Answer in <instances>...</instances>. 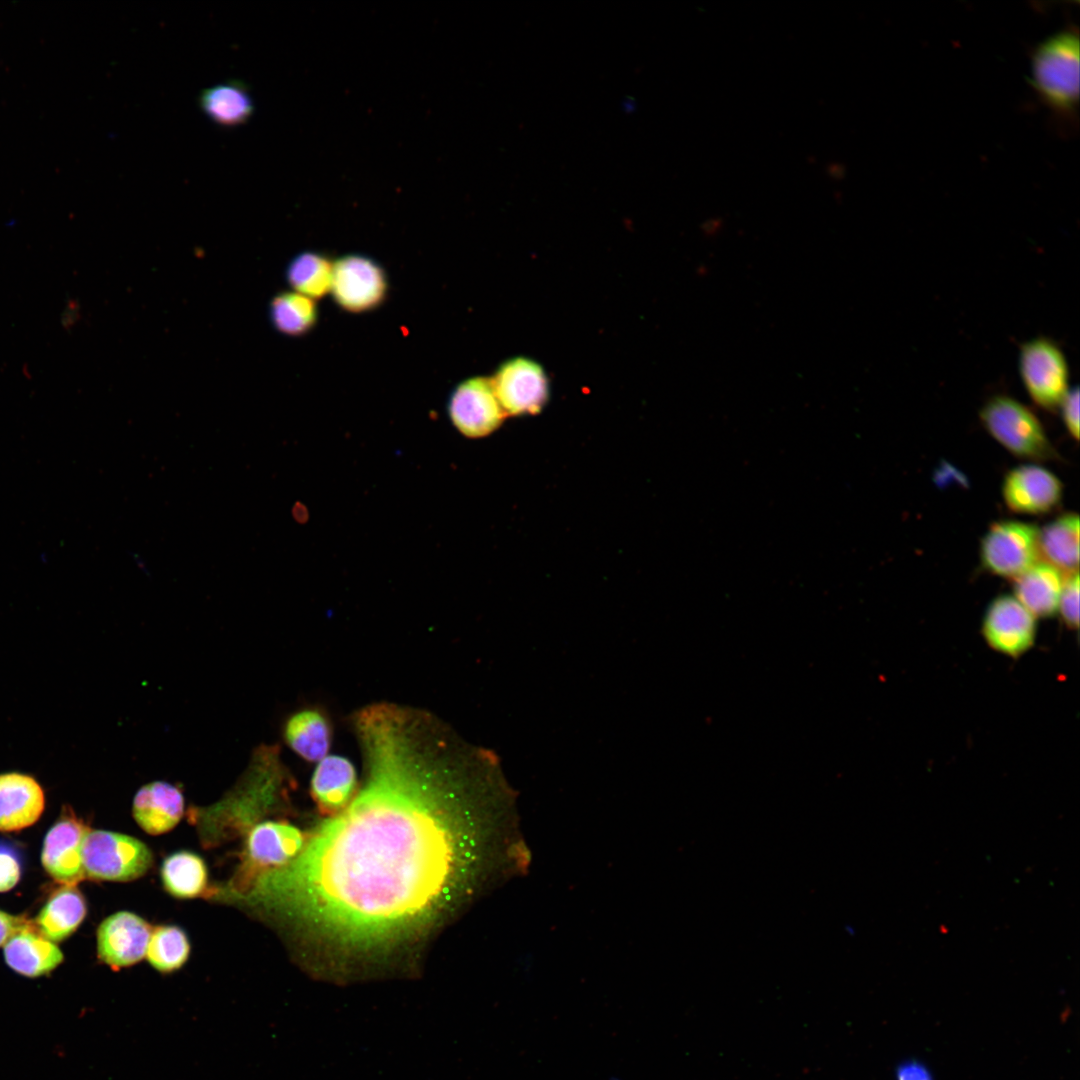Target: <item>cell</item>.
<instances>
[{
	"mask_svg": "<svg viewBox=\"0 0 1080 1080\" xmlns=\"http://www.w3.org/2000/svg\"><path fill=\"white\" fill-rule=\"evenodd\" d=\"M363 767L350 803L245 896L313 943L377 955L421 936L473 892L500 848L474 753L434 713L389 701L349 719Z\"/></svg>",
	"mask_w": 1080,
	"mask_h": 1080,
	"instance_id": "1",
	"label": "cell"
},
{
	"mask_svg": "<svg viewBox=\"0 0 1080 1080\" xmlns=\"http://www.w3.org/2000/svg\"><path fill=\"white\" fill-rule=\"evenodd\" d=\"M979 418L986 431L1017 457L1036 461L1058 457L1036 415L1012 397L993 396L984 403Z\"/></svg>",
	"mask_w": 1080,
	"mask_h": 1080,
	"instance_id": "2",
	"label": "cell"
},
{
	"mask_svg": "<svg viewBox=\"0 0 1080 1080\" xmlns=\"http://www.w3.org/2000/svg\"><path fill=\"white\" fill-rule=\"evenodd\" d=\"M153 854L134 837L105 830H91L82 844L85 877L93 880L126 882L143 876L151 867Z\"/></svg>",
	"mask_w": 1080,
	"mask_h": 1080,
	"instance_id": "3",
	"label": "cell"
},
{
	"mask_svg": "<svg viewBox=\"0 0 1080 1080\" xmlns=\"http://www.w3.org/2000/svg\"><path fill=\"white\" fill-rule=\"evenodd\" d=\"M1079 40L1062 32L1044 41L1032 60L1033 84L1056 108L1070 110L1078 99Z\"/></svg>",
	"mask_w": 1080,
	"mask_h": 1080,
	"instance_id": "4",
	"label": "cell"
},
{
	"mask_svg": "<svg viewBox=\"0 0 1080 1080\" xmlns=\"http://www.w3.org/2000/svg\"><path fill=\"white\" fill-rule=\"evenodd\" d=\"M1018 369L1035 404L1049 411L1059 408L1069 391V367L1055 342L1044 337L1025 342L1019 351Z\"/></svg>",
	"mask_w": 1080,
	"mask_h": 1080,
	"instance_id": "5",
	"label": "cell"
},
{
	"mask_svg": "<svg viewBox=\"0 0 1080 1080\" xmlns=\"http://www.w3.org/2000/svg\"><path fill=\"white\" fill-rule=\"evenodd\" d=\"M1039 529L1029 523H993L980 544L982 567L997 576L1015 579L1039 560Z\"/></svg>",
	"mask_w": 1080,
	"mask_h": 1080,
	"instance_id": "6",
	"label": "cell"
},
{
	"mask_svg": "<svg viewBox=\"0 0 1080 1080\" xmlns=\"http://www.w3.org/2000/svg\"><path fill=\"white\" fill-rule=\"evenodd\" d=\"M388 284L382 267L362 255H346L333 262L330 293L338 306L360 313L380 305Z\"/></svg>",
	"mask_w": 1080,
	"mask_h": 1080,
	"instance_id": "7",
	"label": "cell"
},
{
	"mask_svg": "<svg viewBox=\"0 0 1080 1080\" xmlns=\"http://www.w3.org/2000/svg\"><path fill=\"white\" fill-rule=\"evenodd\" d=\"M449 418L462 435L477 439L496 431L507 416L491 378L477 376L455 387L448 402Z\"/></svg>",
	"mask_w": 1080,
	"mask_h": 1080,
	"instance_id": "8",
	"label": "cell"
},
{
	"mask_svg": "<svg viewBox=\"0 0 1080 1080\" xmlns=\"http://www.w3.org/2000/svg\"><path fill=\"white\" fill-rule=\"evenodd\" d=\"M1036 619L1014 596L1003 594L987 606L981 632L991 649L1018 658L1035 644Z\"/></svg>",
	"mask_w": 1080,
	"mask_h": 1080,
	"instance_id": "9",
	"label": "cell"
},
{
	"mask_svg": "<svg viewBox=\"0 0 1080 1080\" xmlns=\"http://www.w3.org/2000/svg\"><path fill=\"white\" fill-rule=\"evenodd\" d=\"M491 379L507 416L538 414L548 400L547 376L543 368L531 359H510L499 367Z\"/></svg>",
	"mask_w": 1080,
	"mask_h": 1080,
	"instance_id": "10",
	"label": "cell"
},
{
	"mask_svg": "<svg viewBox=\"0 0 1080 1080\" xmlns=\"http://www.w3.org/2000/svg\"><path fill=\"white\" fill-rule=\"evenodd\" d=\"M89 829L72 809L65 807L44 838L42 865L63 886H76L85 878L82 844Z\"/></svg>",
	"mask_w": 1080,
	"mask_h": 1080,
	"instance_id": "11",
	"label": "cell"
},
{
	"mask_svg": "<svg viewBox=\"0 0 1080 1080\" xmlns=\"http://www.w3.org/2000/svg\"><path fill=\"white\" fill-rule=\"evenodd\" d=\"M1063 487L1060 480L1042 466L1028 464L1011 469L1002 483V496L1013 512L1031 515L1047 514L1061 502Z\"/></svg>",
	"mask_w": 1080,
	"mask_h": 1080,
	"instance_id": "12",
	"label": "cell"
},
{
	"mask_svg": "<svg viewBox=\"0 0 1080 1080\" xmlns=\"http://www.w3.org/2000/svg\"><path fill=\"white\" fill-rule=\"evenodd\" d=\"M150 933V925L138 915L112 914L97 929L98 957L113 969L132 966L145 956Z\"/></svg>",
	"mask_w": 1080,
	"mask_h": 1080,
	"instance_id": "13",
	"label": "cell"
},
{
	"mask_svg": "<svg viewBox=\"0 0 1080 1080\" xmlns=\"http://www.w3.org/2000/svg\"><path fill=\"white\" fill-rule=\"evenodd\" d=\"M45 797L40 784L17 772L0 775V831L21 830L41 816Z\"/></svg>",
	"mask_w": 1080,
	"mask_h": 1080,
	"instance_id": "14",
	"label": "cell"
},
{
	"mask_svg": "<svg viewBox=\"0 0 1080 1080\" xmlns=\"http://www.w3.org/2000/svg\"><path fill=\"white\" fill-rule=\"evenodd\" d=\"M132 812L137 824L148 834L172 830L184 813V797L174 785L154 781L142 786L134 796Z\"/></svg>",
	"mask_w": 1080,
	"mask_h": 1080,
	"instance_id": "15",
	"label": "cell"
},
{
	"mask_svg": "<svg viewBox=\"0 0 1080 1080\" xmlns=\"http://www.w3.org/2000/svg\"><path fill=\"white\" fill-rule=\"evenodd\" d=\"M303 840L301 832L288 823H259L248 836V861L264 871L283 866L299 854Z\"/></svg>",
	"mask_w": 1080,
	"mask_h": 1080,
	"instance_id": "16",
	"label": "cell"
},
{
	"mask_svg": "<svg viewBox=\"0 0 1080 1080\" xmlns=\"http://www.w3.org/2000/svg\"><path fill=\"white\" fill-rule=\"evenodd\" d=\"M3 951L5 962L12 970L31 978L49 974L64 958L58 946L32 923L14 934Z\"/></svg>",
	"mask_w": 1080,
	"mask_h": 1080,
	"instance_id": "17",
	"label": "cell"
},
{
	"mask_svg": "<svg viewBox=\"0 0 1080 1080\" xmlns=\"http://www.w3.org/2000/svg\"><path fill=\"white\" fill-rule=\"evenodd\" d=\"M200 110L215 125L234 128L247 123L255 106L248 85L238 79L215 84L201 91Z\"/></svg>",
	"mask_w": 1080,
	"mask_h": 1080,
	"instance_id": "18",
	"label": "cell"
},
{
	"mask_svg": "<svg viewBox=\"0 0 1080 1080\" xmlns=\"http://www.w3.org/2000/svg\"><path fill=\"white\" fill-rule=\"evenodd\" d=\"M1065 576L1042 561L1013 579L1014 597L1035 617L1058 613Z\"/></svg>",
	"mask_w": 1080,
	"mask_h": 1080,
	"instance_id": "19",
	"label": "cell"
},
{
	"mask_svg": "<svg viewBox=\"0 0 1080 1080\" xmlns=\"http://www.w3.org/2000/svg\"><path fill=\"white\" fill-rule=\"evenodd\" d=\"M357 777L345 757L329 755L318 762L311 779V793L319 808L338 813L353 799Z\"/></svg>",
	"mask_w": 1080,
	"mask_h": 1080,
	"instance_id": "20",
	"label": "cell"
},
{
	"mask_svg": "<svg viewBox=\"0 0 1080 1080\" xmlns=\"http://www.w3.org/2000/svg\"><path fill=\"white\" fill-rule=\"evenodd\" d=\"M1039 558L1065 577L1078 572L1079 517L1065 513L1038 531Z\"/></svg>",
	"mask_w": 1080,
	"mask_h": 1080,
	"instance_id": "21",
	"label": "cell"
},
{
	"mask_svg": "<svg viewBox=\"0 0 1080 1080\" xmlns=\"http://www.w3.org/2000/svg\"><path fill=\"white\" fill-rule=\"evenodd\" d=\"M87 914L86 901L76 886L56 890L35 918L37 930L52 942L69 937Z\"/></svg>",
	"mask_w": 1080,
	"mask_h": 1080,
	"instance_id": "22",
	"label": "cell"
},
{
	"mask_svg": "<svg viewBox=\"0 0 1080 1080\" xmlns=\"http://www.w3.org/2000/svg\"><path fill=\"white\" fill-rule=\"evenodd\" d=\"M284 736L291 749L303 759L319 762L330 748L331 728L321 712L305 709L288 719Z\"/></svg>",
	"mask_w": 1080,
	"mask_h": 1080,
	"instance_id": "23",
	"label": "cell"
},
{
	"mask_svg": "<svg viewBox=\"0 0 1080 1080\" xmlns=\"http://www.w3.org/2000/svg\"><path fill=\"white\" fill-rule=\"evenodd\" d=\"M160 872L164 888L174 897L194 898L207 888V867L196 853L184 850L169 855L163 861Z\"/></svg>",
	"mask_w": 1080,
	"mask_h": 1080,
	"instance_id": "24",
	"label": "cell"
},
{
	"mask_svg": "<svg viewBox=\"0 0 1080 1080\" xmlns=\"http://www.w3.org/2000/svg\"><path fill=\"white\" fill-rule=\"evenodd\" d=\"M269 317L278 332L295 337L314 327L318 311L315 300L295 291H283L271 299Z\"/></svg>",
	"mask_w": 1080,
	"mask_h": 1080,
	"instance_id": "25",
	"label": "cell"
},
{
	"mask_svg": "<svg viewBox=\"0 0 1080 1080\" xmlns=\"http://www.w3.org/2000/svg\"><path fill=\"white\" fill-rule=\"evenodd\" d=\"M333 262L316 252L296 255L286 269V280L293 291L313 300L330 292Z\"/></svg>",
	"mask_w": 1080,
	"mask_h": 1080,
	"instance_id": "26",
	"label": "cell"
},
{
	"mask_svg": "<svg viewBox=\"0 0 1080 1080\" xmlns=\"http://www.w3.org/2000/svg\"><path fill=\"white\" fill-rule=\"evenodd\" d=\"M190 954L186 933L174 925L157 927L148 943L147 960L159 972L170 973L181 968Z\"/></svg>",
	"mask_w": 1080,
	"mask_h": 1080,
	"instance_id": "27",
	"label": "cell"
},
{
	"mask_svg": "<svg viewBox=\"0 0 1080 1080\" xmlns=\"http://www.w3.org/2000/svg\"><path fill=\"white\" fill-rule=\"evenodd\" d=\"M1058 612L1069 629H1077L1079 624V573L1067 575L1060 595Z\"/></svg>",
	"mask_w": 1080,
	"mask_h": 1080,
	"instance_id": "28",
	"label": "cell"
},
{
	"mask_svg": "<svg viewBox=\"0 0 1080 1080\" xmlns=\"http://www.w3.org/2000/svg\"><path fill=\"white\" fill-rule=\"evenodd\" d=\"M22 862L18 851L0 841V892L11 890L20 880Z\"/></svg>",
	"mask_w": 1080,
	"mask_h": 1080,
	"instance_id": "29",
	"label": "cell"
},
{
	"mask_svg": "<svg viewBox=\"0 0 1080 1080\" xmlns=\"http://www.w3.org/2000/svg\"><path fill=\"white\" fill-rule=\"evenodd\" d=\"M1059 408L1068 432L1077 441L1079 439V392L1077 387L1069 389Z\"/></svg>",
	"mask_w": 1080,
	"mask_h": 1080,
	"instance_id": "30",
	"label": "cell"
},
{
	"mask_svg": "<svg viewBox=\"0 0 1080 1080\" xmlns=\"http://www.w3.org/2000/svg\"><path fill=\"white\" fill-rule=\"evenodd\" d=\"M896 1080H933V1077L926 1065L909 1060L897 1067Z\"/></svg>",
	"mask_w": 1080,
	"mask_h": 1080,
	"instance_id": "31",
	"label": "cell"
},
{
	"mask_svg": "<svg viewBox=\"0 0 1080 1080\" xmlns=\"http://www.w3.org/2000/svg\"><path fill=\"white\" fill-rule=\"evenodd\" d=\"M30 923L24 917L13 916L0 910V946Z\"/></svg>",
	"mask_w": 1080,
	"mask_h": 1080,
	"instance_id": "32",
	"label": "cell"
},
{
	"mask_svg": "<svg viewBox=\"0 0 1080 1080\" xmlns=\"http://www.w3.org/2000/svg\"><path fill=\"white\" fill-rule=\"evenodd\" d=\"M611 1080H621V1079H619V1078H617V1077H614V1078H612Z\"/></svg>",
	"mask_w": 1080,
	"mask_h": 1080,
	"instance_id": "33",
	"label": "cell"
}]
</instances>
